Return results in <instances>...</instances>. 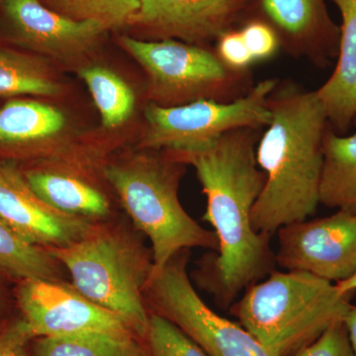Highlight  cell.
<instances>
[{"label":"cell","mask_w":356,"mask_h":356,"mask_svg":"<svg viewBox=\"0 0 356 356\" xmlns=\"http://www.w3.org/2000/svg\"><path fill=\"white\" fill-rule=\"evenodd\" d=\"M79 74L88 86L105 128L118 127L130 118L136 95L122 77L103 67H86Z\"/></svg>","instance_id":"ffe728a7"},{"label":"cell","mask_w":356,"mask_h":356,"mask_svg":"<svg viewBox=\"0 0 356 356\" xmlns=\"http://www.w3.org/2000/svg\"><path fill=\"white\" fill-rule=\"evenodd\" d=\"M163 154H137L104 168L105 177L136 228L151 241L153 273L182 250H218L214 232L189 216L178 198L185 163Z\"/></svg>","instance_id":"5b68a950"},{"label":"cell","mask_w":356,"mask_h":356,"mask_svg":"<svg viewBox=\"0 0 356 356\" xmlns=\"http://www.w3.org/2000/svg\"><path fill=\"white\" fill-rule=\"evenodd\" d=\"M0 7L17 43L54 57L84 53L110 30L97 21L70 19L40 0H2Z\"/></svg>","instance_id":"4fadbf2b"},{"label":"cell","mask_w":356,"mask_h":356,"mask_svg":"<svg viewBox=\"0 0 356 356\" xmlns=\"http://www.w3.org/2000/svg\"><path fill=\"white\" fill-rule=\"evenodd\" d=\"M49 8L77 21H97L109 29L128 24L139 0H40Z\"/></svg>","instance_id":"603a6c76"},{"label":"cell","mask_w":356,"mask_h":356,"mask_svg":"<svg viewBox=\"0 0 356 356\" xmlns=\"http://www.w3.org/2000/svg\"><path fill=\"white\" fill-rule=\"evenodd\" d=\"M1 1H2V0H0V2H1Z\"/></svg>","instance_id":"1f68e13d"},{"label":"cell","mask_w":356,"mask_h":356,"mask_svg":"<svg viewBox=\"0 0 356 356\" xmlns=\"http://www.w3.org/2000/svg\"><path fill=\"white\" fill-rule=\"evenodd\" d=\"M33 337L23 318L0 329V356H26Z\"/></svg>","instance_id":"83f0119b"},{"label":"cell","mask_w":356,"mask_h":356,"mask_svg":"<svg viewBox=\"0 0 356 356\" xmlns=\"http://www.w3.org/2000/svg\"><path fill=\"white\" fill-rule=\"evenodd\" d=\"M121 46L146 72L149 97L161 106L200 99L231 102L252 88L248 72L229 70L208 47L175 39L120 38Z\"/></svg>","instance_id":"8992f818"},{"label":"cell","mask_w":356,"mask_h":356,"mask_svg":"<svg viewBox=\"0 0 356 356\" xmlns=\"http://www.w3.org/2000/svg\"><path fill=\"white\" fill-rule=\"evenodd\" d=\"M343 323L348 330L351 346H353V353L356 356V306L350 305L348 313L344 316Z\"/></svg>","instance_id":"f1b7e54d"},{"label":"cell","mask_w":356,"mask_h":356,"mask_svg":"<svg viewBox=\"0 0 356 356\" xmlns=\"http://www.w3.org/2000/svg\"><path fill=\"white\" fill-rule=\"evenodd\" d=\"M337 289L343 294H353L356 291V273L353 274L348 280L341 281V282L336 283Z\"/></svg>","instance_id":"f546056e"},{"label":"cell","mask_w":356,"mask_h":356,"mask_svg":"<svg viewBox=\"0 0 356 356\" xmlns=\"http://www.w3.org/2000/svg\"><path fill=\"white\" fill-rule=\"evenodd\" d=\"M145 341L149 356H208L177 325L154 313Z\"/></svg>","instance_id":"cb8c5ba5"},{"label":"cell","mask_w":356,"mask_h":356,"mask_svg":"<svg viewBox=\"0 0 356 356\" xmlns=\"http://www.w3.org/2000/svg\"><path fill=\"white\" fill-rule=\"evenodd\" d=\"M24 175L37 196L58 212L90 221L109 216L106 196L79 177L44 170H29Z\"/></svg>","instance_id":"2e32d148"},{"label":"cell","mask_w":356,"mask_h":356,"mask_svg":"<svg viewBox=\"0 0 356 356\" xmlns=\"http://www.w3.org/2000/svg\"><path fill=\"white\" fill-rule=\"evenodd\" d=\"M188 250L152 274L145 299L151 313L172 322L208 356H275L242 325L218 315L196 292L187 273Z\"/></svg>","instance_id":"ba28073f"},{"label":"cell","mask_w":356,"mask_h":356,"mask_svg":"<svg viewBox=\"0 0 356 356\" xmlns=\"http://www.w3.org/2000/svg\"><path fill=\"white\" fill-rule=\"evenodd\" d=\"M241 33L255 63L270 60L281 48L280 37L275 28L264 21H250Z\"/></svg>","instance_id":"d4e9b609"},{"label":"cell","mask_w":356,"mask_h":356,"mask_svg":"<svg viewBox=\"0 0 356 356\" xmlns=\"http://www.w3.org/2000/svg\"><path fill=\"white\" fill-rule=\"evenodd\" d=\"M336 283L304 271H271L231 306L241 325L275 356H292L315 341L351 305Z\"/></svg>","instance_id":"3957f363"},{"label":"cell","mask_w":356,"mask_h":356,"mask_svg":"<svg viewBox=\"0 0 356 356\" xmlns=\"http://www.w3.org/2000/svg\"><path fill=\"white\" fill-rule=\"evenodd\" d=\"M248 3V0H139V9L128 25L158 40L206 47L233 29Z\"/></svg>","instance_id":"8fae6325"},{"label":"cell","mask_w":356,"mask_h":356,"mask_svg":"<svg viewBox=\"0 0 356 356\" xmlns=\"http://www.w3.org/2000/svg\"><path fill=\"white\" fill-rule=\"evenodd\" d=\"M261 130L229 131L204 151L177 159L193 166L207 198L203 219L214 229L218 254L204 267L202 278L224 308L270 273L276 261L270 236L257 233L252 222L266 178L257 161Z\"/></svg>","instance_id":"6da1fadb"},{"label":"cell","mask_w":356,"mask_h":356,"mask_svg":"<svg viewBox=\"0 0 356 356\" xmlns=\"http://www.w3.org/2000/svg\"><path fill=\"white\" fill-rule=\"evenodd\" d=\"M49 250L67 269L77 291L118 316L145 341L151 317L145 289L154 261L139 238L120 227L97 225L83 240Z\"/></svg>","instance_id":"277c9868"},{"label":"cell","mask_w":356,"mask_h":356,"mask_svg":"<svg viewBox=\"0 0 356 356\" xmlns=\"http://www.w3.org/2000/svg\"><path fill=\"white\" fill-rule=\"evenodd\" d=\"M341 13L339 48L334 72L316 90L330 126L346 135L356 125V0H330Z\"/></svg>","instance_id":"9a60e30c"},{"label":"cell","mask_w":356,"mask_h":356,"mask_svg":"<svg viewBox=\"0 0 356 356\" xmlns=\"http://www.w3.org/2000/svg\"><path fill=\"white\" fill-rule=\"evenodd\" d=\"M60 84L36 58L17 51L0 50V97L24 95L53 96Z\"/></svg>","instance_id":"44dd1931"},{"label":"cell","mask_w":356,"mask_h":356,"mask_svg":"<svg viewBox=\"0 0 356 356\" xmlns=\"http://www.w3.org/2000/svg\"><path fill=\"white\" fill-rule=\"evenodd\" d=\"M35 356H149L136 337L86 334L40 337Z\"/></svg>","instance_id":"7402d4cb"},{"label":"cell","mask_w":356,"mask_h":356,"mask_svg":"<svg viewBox=\"0 0 356 356\" xmlns=\"http://www.w3.org/2000/svg\"><path fill=\"white\" fill-rule=\"evenodd\" d=\"M215 54L225 67L236 72H248L255 64L241 30L229 29L215 42Z\"/></svg>","instance_id":"484cf974"},{"label":"cell","mask_w":356,"mask_h":356,"mask_svg":"<svg viewBox=\"0 0 356 356\" xmlns=\"http://www.w3.org/2000/svg\"><path fill=\"white\" fill-rule=\"evenodd\" d=\"M292 356H355L343 321L323 332L315 341Z\"/></svg>","instance_id":"4316f807"},{"label":"cell","mask_w":356,"mask_h":356,"mask_svg":"<svg viewBox=\"0 0 356 356\" xmlns=\"http://www.w3.org/2000/svg\"><path fill=\"white\" fill-rule=\"evenodd\" d=\"M16 299L22 318L34 337L96 334L136 337L121 318L96 305L74 285L62 280L30 278L20 281Z\"/></svg>","instance_id":"9c48e42d"},{"label":"cell","mask_w":356,"mask_h":356,"mask_svg":"<svg viewBox=\"0 0 356 356\" xmlns=\"http://www.w3.org/2000/svg\"><path fill=\"white\" fill-rule=\"evenodd\" d=\"M271 119L257 147L266 184L252 213L257 233L271 236L305 221L320 204L324 140L330 127L316 90L280 81L267 98Z\"/></svg>","instance_id":"7a4b0ae2"},{"label":"cell","mask_w":356,"mask_h":356,"mask_svg":"<svg viewBox=\"0 0 356 356\" xmlns=\"http://www.w3.org/2000/svg\"><path fill=\"white\" fill-rule=\"evenodd\" d=\"M60 264L50 250L28 241L0 219V274L19 281L60 280Z\"/></svg>","instance_id":"d6986e66"},{"label":"cell","mask_w":356,"mask_h":356,"mask_svg":"<svg viewBox=\"0 0 356 356\" xmlns=\"http://www.w3.org/2000/svg\"><path fill=\"white\" fill-rule=\"evenodd\" d=\"M65 127V115L55 107L34 100H11L0 109V147L51 139Z\"/></svg>","instance_id":"ac0fdd59"},{"label":"cell","mask_w":356,"mask_h":356,"mask_svg":"<svg viewBox=\"0 0 356 356\" xmlns=\"http://www.w3.org/2000/svg\"><path fill=\"white\" fill-rule=\"evenodd\" d=\"M275 261L332 283L356 273V214L337 210L329 217L286 225L277 231Z\"/></svg>","instance_id":"30bf717a"},{"label":"cell","mask_w":356,"mask_h":356,"mask_svg":"<svg viewBox=\"0 0 356 356\" xmlns=\"http://www.w3.org/2000/svg\"><path fill=\"white\" fill-rule=\"evenodd\" d=\"M1 274H0V277H1ZM6 288L3 286V283H2V280L0 278V321H1L2 315H3L4 310H6Z\"/></svg>","instance_id":"4dcf8cb0"},{"label":"cell","mask_w":356,"mask_h":356,"mask_svg":"<svg viewBox=\"0 0 356 356\" xmlns=\"http://www.w3.org/2000/svg\"><path fill=\"white\" fill-rule=\"evenodd\" d=\"M320 204L356 214V131L341 135L330 126L325 133Z\"/></svg>","instance_id":"e0dca14e"},{"label":"cell","mask_w":356,"mask_h":356,"mask_svg":"<svg viewBox=\"0 0 356 356\" xmlns=\"http://www.w3.org/2000/svg\"><path fill=\"white\" fill-rule=\"evenodd\" d=\"M261 4L290 56L322 69L337 60L339 26L330 18L324 0H261Z\"/></svg>","instance_id":"5bb4252c"},{"label":"cell","mask_w":356,"mask_h":356,"mask_svg":"<svg viewBox=\"0 0 356 356\" xmlns=\"http://www.w3.org/2000/svg\"><path fill=\"white\" fill-rule=\"evenodd\" d=\"M0 219L28 241L46 248L83 240L97 222L70 216L47 205L15 165L0 163Z\"/></svg>","instance_id":"7c38bea8"},{"label":"cell","mask_w":356,"mask_h":356,"mask_svg":"<svg viewBox=\"0 0 356 356\" xmlns=\"http://www.w3.org/2000/svg\"><path fill=\"white\" fill-rule=\"evenodd\" d=\"M278 83L276 79H264L231 102L200 99L177 106L151 102L145 109L146 128L140 146L180 159L204 151L229 131L266 128L271 119L267 98Z\"/></svg>","instance_id":"52a82bcc"}]
</instances>
